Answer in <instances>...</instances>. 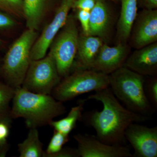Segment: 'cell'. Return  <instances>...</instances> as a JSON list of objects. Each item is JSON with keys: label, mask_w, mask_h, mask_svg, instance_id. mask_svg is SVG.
Masks as SVG:
<instances>
[{"label": "cell", "mask_w": 157, "mask_h": 157, "mask_svg": "<svg viewBox=\"0 0 157 157\" xmlns=\"http://www.w3.org/2000/svg\"><path fill=\"white\" fill-rule=\"evenodd\" d=\"M87 100H94L103 104L101 111L89 112L86 120L96 132V136L104 143L122 144L125 140V132L134 123L144 122L150 117L132 112L121 104L109 87L90 95Z\"/></svg>", "instance_id": "1"}, {"label": "cell", "mask_w": 157, "mask_h": 157, "mask_svg": "<svg viewBox=\"0 0 157 157\" xmlns=\"http://www.w3.org/2000/svg\"><path fill=\"white\" fill-rule=\"evenodd\" d=\"M12 103L11 117L22 118L29 128L49 124L66 110L63 102L50 95L32 92L21 87L15 89Z\"/></svg>", "instance_id": "2"}, {"label": "cell", "mask_w": 157, "mask_h": 157, "mask_svg": "<svg viewBox=\"0 0 157 157\" xmlns=\"http://www.w3.org/2000/svg\"><path fill=\"white\" fill-rule=\"evenodd\" d=\"M108 78L110 89L126 108L151 117L155 109L145 94L144 76L122 67L108 75Z\"/></svg>", "instance_id": "3"}, {"label": "cell", "mask_w": 157, "mask_h": 157, "mask_svg": "<svg viewBox=\"0 0 157 157\" xmlns=\"http://www.w3.org/2000/svg\"><path fill=\"white\" fill-rule=\"evenodd\" d=\"M38 34L28 29L11 45L6 53L2 70L8 84L21 87L31 61V52Z\"/></svg>", "instance_id": "4"}, {"label": "cell", "mask_w": 157, "mask_h": 157, "mask_svg": "<svg viewBox=\"0 0 157 157\" xmlns=\"http://www.w3.org/2000/svg\"><path fill=\"white\" fill-rule=\"evenodd\" d=\"M109 87L108 75L93 70L77 69L65 76L52 91L53 97L61 102L82 94Z\"/></svg>", "instance_id": "5"}, {"label": "cell", "mask_w": 157, "mask_h": 157, "mask_svg": "<svg viewBox=\"0 0 157 157\" xmlns=\"http://www.w3.org/2000/svg\"><path fill=\"white\" fill-rule=\"evenodd\" d=\"M78 34L76 19L69 14L66 23L51 44L53 56L61 77L70 74L77 55Z\"/></svg>", "instance_id": "6"}, {"label": "cell", "mask_w": 157, "mask_h": 157, "mask_svg": "<svg viewBox=\"0 0 157 157\" xmlns=\"http://www.w3.org/2000/svg\"><path fill=\"white\" fill-rule=\"evenodd\" d=\"M61 78L55 60L49 52L42 59L31 60L21 87L32 92L50 95Z\"/></svg>", "instance_id": "7"}, {"label": "cell", "mask_w": 157, "mask_h": 157, "mask_svg": "<svg viewBox=\"0 0 157 157\" xmlns=\"http://www.w3.org/2000/svg\"><path fill=\"white\" fill-rule=\"evenodd\" d=\"M76 0H61L51 21L45 27L35 41L31 52V60L39 59L46 55L52 42L67 19L70 10Z\"/></svg>", "instance_id": "8"}, {"label": "cell", "mask_w": 157, "mask_h": 157, "mask_svg": "<svg viewBox=\"0 0 157 157\" xmlns=\"http://www.w3.org/2000/svg\"><path fill=\"white\" fill-rule=\"evenodd\" d=\"M79 157H133L129 147L108 144L95 135L78 134L74 135Z\"/></svg>", "instance_id": "9"}, {"label": "cell", "mask_w": 157, "mask_h": 157, "mask_svg": "<svg viewBox=\"0 0 157 157\" xmlns=\"http://www.w3.org/2000/svg\"><path fill=\"white\" fill-rule=\"evenodd\" d=\"M157 41V10L142 9L137 13L128 40L129 45L135 49Z\"/></svg>", "instance_id": "10"}, {"label": "cell", "mask_w": 157, "mask_h": 157, "mask_svg": "<svg viewBox=\"0 0 157 157\" xmlns=\"http://www.w3.org/2000/svg\"><path fill=\"white\" fill-rule=\"evenodd\" d=\"M125 139L134 150L133 157H157V127L132 124L125 132Z\"/></svg>", "instance_id": "11"}, {"label": "cell", "mask_w": 157, "mask_h": 157, "mask_svg": "<svg viewBox=\"0 0 157 157\" xmlns=\"http://www.w3.org/2000/svg\"><path fill=\"white\" fill-rule=\"evenodd\" d=\"M131 48L128 43H118L115 46H109L104 43L91 70L109 75L123 66L130 54Z\"/></svg>", "instance_id": "12"}, {"label": "cell", "mask_w": 157, "mask_h": 157, "mask_svg": "<svg viewBox=\"0 0 157 157\" xmlns=\"http://www.w3.org/2000/svg\"><path fill=\"white\" fill-rule=\"evenodd\" d=\"M123 67L143 76L157 74V42L135 49L129 54Z\"/></svg>", "instance_id": "13"}, {"label": "cell", "mask_w": 157, "mask_h": 157, "mask_svg": "<svg viewBox=\"0 0 157 157\" xmlns=\"http://www.w3.org/2000/svg\"><path fill=\"white\" fill-rule=\"evenodd\" d=\"M105 0H97L94 7L90 11L89 35L99 37L104 42L109 37L112 15Z\"/></svg>", "instance_id": "14"}, {"label": "cell", "mask_w": 157, "mask_h": 157, "mask_svg": "<svg viewBox=\"0 0 157 157\" xmlns=\"http://www.w3.org/2000/svg\"><path fill=\"white\" fill-rule=\"evenodd\" d=\"M105 43L99 37L79 35L77 46V69L91 70L103 44Z\"/></svg>", "instance_id": "15"}, {"label": "cell", "mask_w": 157, "mask_h": 157, "mask_svg": "<svg viewBox=\"0 0 157 157\" xmlns=\"http://www.w3.org/2000/svg\"><path fill=\"white\" fill-rule=\"evenodd\" d=\"M120 15L117 25V44L128 42L132 25L137 14V0H120Z\"/></svg>", "instance_id": "16"}, {"label": "cell", "mask_w": 157, "mask_h": 157, "mask_svg": "<svg viewBox=\"0 0 157 157\" xmlns=\"http://www.w3.org/2000/svg\"><path fill=\"white\" fill-rule=\"evenodd\" d=\"M51 0H23L24 14L28 29L36 31Z\"/></svg>", "instance_id": "17"}, {"label": "cell", "mask_w": 157, "mask_h": 157, "mask_svg": "<svg viewBox=\"0 0 157 157\" xmlns=\"http://www.w3.org/2000/svg\"><path fill=\"white\" fill-rule=\"evenodd\" d=\"M20 157H43V144L37 128H30L26 138L18 144Z\"/></svg>", "instance_id": "18"}, {"label": "cell", "mask_w": 157, "mask_h": 157, "mask_svg": "<svg viewBox=\"0 0 157 157\" xmlns=\"http://www.w3.org/2000/svg\"><path fill=\"white\" fill-rule=\"evenodd\" d=\"M86 100H82L78 105L72 107L67 116L57 121H52L49 124L54 130L69 135L76 127L78 121L82 118V112L84 109Z\"/></svg>", "instance_id": "19"}, {"label": "cell", "mask_w": 157, "mask_h": 157, "mask_svg": "<svg viewBox=\"0 0 157 157\" xmlns=\"http://www.w3.org/2000/svg\"><path fill=\"white\" fill-rule=\"evenodd\" d=\"M15 89L9 84L0 83V122L9 123L11 117L9 104L13 100Z\"/></svg>", "instance_id": "20"}, {"label": "cell", "mask_w": 157, "mask_h": 157, "mask_svg": "<svg viewBox=\"0 0 157 157\" xmlns=\"http://www.w3.org/2000/svg\"><path fill=\"white\" fill-rule=\"evenodd\" d=\"M69 140V135L54 130L53 135L46 151H44L43 157H52L59 151Z\"/></svg>", "instance_id": "21"}, {"label": "cell", "mask_w": 157, "mask_h": 157, "mask_svg": "<svg viewBox=\"0 0 157 157\" xmlns=\"http://www.w3.org/2000/svg\"><path fill=\"white\" fill-rule=\"evenodd\" d=\"M23 0H0V10L10 15L24 18Z\"/></svg>", "instance_id": "22"}, {"label": "cell", "mask_w": 157, "mask_h": 157, "mask_svg": "<svg viewBox=\"0 0 157 157\" xmlns=\"http://www.w3.org/2000/svg\"><path fill=\"white\" fill-rule=\"evenodd\" d=\"M144 91L148 101L155 108L157 107V79L156 77L144 83Z\"/></svg>", "instance_id": "23"}, {"label": "cell", "mask_w": 157, "mask_h": 157, "mask_svg": "<svg viewBox=\"0 0 157 157\" xmlns=\"http://www.w3.org/2000/svg\"><path fill=\"white\" fill-rule=\"evenodd\" d=\"M76 17L79 21L82 30V34L89 35L90 11L78 9Z\"/></svg>", "instance_id": "24"}, {"label": "cell", "mask_w": 157, "mask_h": 157, "mask_svg": "<svg viewBox=\"0 0 157 157\" xmlns=\"http://www.w3.org/2000/svg\"><path fill=\"white\" fill-rule=\"evenodd\" d=\"M97 0H76L73 5V9L90 11L94 7Z\"/></svg>", "instance_id": "25"}, {"label": "cell", "mask_w": 157, "mask_h": 157, "mask_svg": "<svg viewBox=\"0 0 157 157\" xmlns=\"http://www.w3.org/2000/svg\"><path fill=\"white\" fill-rule=\"evenodd\" d=\"M9 15L0 10V29L11 28L15 25L14 20Z\"/></svg>", "instance_id": "26"}, {"label": "cell", "mask_w": 157, "mask_h": 157, "mask_svg": "<svg viewBox=\"0 0 157 157\" xmlns=\"http://www.w3.org/2000/svg\"><path fill=\"white\" fill-rule=\"evenodd\" d=\"M52 157H79L77 148L63 147Z\"/></svg>", "instance_id": "27"}, {"label": "cell", "mask_w": 157, "mask_h": 157, "mask_svg": "<svg viewBox=\"0 0 157 157\" xmlns=\"http://www.w3.org/2000/svg\"><path fill=\"white\" fill-rule=\"evenodd\" d=\"M8 123L0 122V144L4 145L6 143V139L9 135Z\"/></svg>", "instance_id": "28"}, {"label": "cell", "mask_w": 157, "mask_h": 157, "mask_svg": "<svg viewBox=\"0 0 157 157\" xmlns=\"http://www.w3.org/2000/svg\"><path fill=\"white\" fill-rule=\"evenodd\" d=\"M137 5L143 9L155 10L157 9V0H137Z\"/></svg>", "instance_id": "29"}, {"label": "cell", "mask_w": 157, "mask_h": 157, "mask_svg": "<svg viewBox=\"0 0 157 157\" xmlns=\"http://www.w3.org/2000/svg\"><path fill=\"white\" fill-rule=\"evenodd\" d=\"M105 1H107V0H105ZM108 1H112V2H117L119 0H108Z\"/></svg>", "instance_id": "30"}, {"label": "cell", "mask_w": 157, "mask_h": 157, "mask_svg": "<svg viewBox=\"0 0 157 157\" xmlns=\"http://www.w3.org/2000/svg\"><path fill=\"white\" fill-rule=\"evenodd\" d=\"M2 44V40L0 39V45H1V44Z\"/></svg>", "instance_id": "31"}]
</instances>
